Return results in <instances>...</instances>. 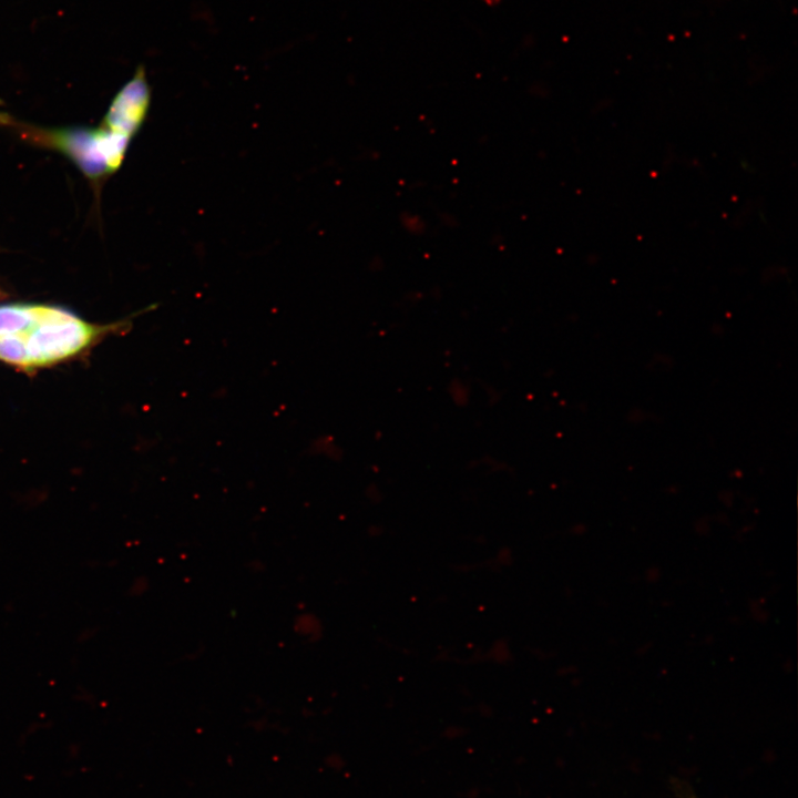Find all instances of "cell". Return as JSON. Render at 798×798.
Instances as JSON below:
<instances>
[{
  "instance_id": "1",
  "label": "cell",
  "mask_w": 798,
  "mask_h": 798,
  "mask_svg": "<svg viewBox=\"0 0 798 798\" xmlns=\"http://www.w3.org/2000/svg\"><path fill=\"white\" fill-rule=\"evenodd\" d=\"M120 324L86 321L61 307L29 329L0 339V361L23 371H33L68 360L88 350Z\"/></svg>"
},
{
  "instance_id": "2",
  "label": "cell",
  "mask_w": 798,
  "mask_h": 798,
  "mask_svg": "<svg viewBox=\"0 0 798 798\" xmlns=\"http://www.w3.org/2000/svg\"><path fill=\"white\" fill-rule=\"evenodd\" d=\"M150 103V89L143 69L117 93L103 126L129 137L141 125Z\"/></svg>"
},
{
  "instance_id": "3",
  "label": "cell",
  "mask_w": 798,
  "mask_h": 798,
  "mask_svg": "<svg viewBox=\"0 0 798 798\" xmlns=\"http://www.w3.org/2000/svg\"><path fill=\"white\" fill-rule=\"evenodd\" d=\"M43 136V141L66 153L88 176L98 177L110 172L98 131H54Z\"/></svg>"
},
{
  "instance_id": "4",
  "label": "cell",
  "mask_w": 798,
  "mask_h": 798,
  "mask_svg": "<svg viewBox=\"0 0 798 798\" xmlns=\"http://www.w3.org/2000/svg\"><path fill=\"white\" fill-rule=\"evenodd\" d=\"M51 305L12 303L0 305V339L29 329L44 318Z\"/></svg>"
},
{
  "instance_id": "5",
  "label": "cell",
  "mask_w": 798,
  "mask_h": 798,
  "mask_svg": "<svg viewBox=\"0 0 798 798\" xmlns=\"http://www.w3.org/2000/svg\"><path fill=\"white\" fill-rule=\"evenodd\" d=\"M7 297H8V293L6 290H3L2 287L0 286V299H4Z\"/></svg>"
},
{
  "instance_id": "6",
  "label": "cell",
  "mask_w": 798,
  "mask_h": 798,
  "mask_svg": "<svg viewBox=\"0 0 798 798\" xmlns=\"http://www.w3.org/2000/svg\"><path fill=\"white\" fill-rule=\"evenodd\" d=\"M487 1H488V0H487ZM489 1H493V2H497V1H499V0H489Z\"/></svg>"
}]
</instances>
